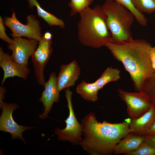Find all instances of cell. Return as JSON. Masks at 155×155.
<instances>
[{"label":"cell","mask_w":155,"mask_h":155,"mask_svg":"<svg viewBox=\"0 0 155 155\" xmlns=\"http://www.w3.org/2000/svg\"><path fill=\"white\" fill-rule=\"evenodd\" d=\"M118 91L120 98L125 103L127 111L131 119L139 117L150 108L152 102L144 92H127L119 88Z\"/></svg>","instance_id":"cell-7"},{"label":"cell","mask_w":155,"mask_h":155,"mask_svg":"<svg viewBox=\"0 0 155 155\" xmlns=\"http://www.w3.org/2000/svg\"><path fill=\"white\" fill-rule=\"evenodd\" d=\"M120 73L121 71L119 69L111 67H109L103 72L100 77L94 82L98 90H100L108 83L119 80L121 78Z\"/></svg>","instance_id":"cell-18"},{"label":"cell","mask_w":155,"mask_h":155,"mask_svg":"<svg viewBox=\"0 0 155 155\" xmlns=\"http://www.w3.org/2000/svg\"><path fill=\"white\" fill-rule=\"evenodd\" d=\"M146 136L129 133L115 146L114 155L121 154L125 155L136 150L144 141Z\"/></svg>","instance_id":"cell-15"},{"label":"cell","mask_w":155,"mask_h":155,"mask_svg":"<svg viewBox=\"0 0 155 155\" xmlns=\"http://www.w3.org/2000/svg\"><path fill=\"white\" fill-rule=\"evenodd\" d=\"M155 135V122L151 127L146 131L145 135Z\"/></svg>","instance_id":"cell-27"},{"label":"cell","mask_w":155,"mask_h":155,"mask_svg":"<svg viewBox=\"0 0 155 155\" xmlns=\"http://www.w3.org/2000/svg\"><path fill=\"white\" fill-rule=\"evenodd\" d=\"M81 124L83 138L80 145L90 155L112 154L115 146L129 133V122H99L92 112L81 119Z\"/></svg>","instance_id":"cell-1"},{"label":"cell","mask_w":155,"mask_h":155,"mask_svg":"<svg viewBox=\"0 0 155 155\" xmlns=\"http://www.w3.org/2000/svg\"><path fill=\"white\" fill-rule=\"evenodd\" d=\"M0 66L4 72L1 85L8 78L15 76L26 80L30 70L26 67L14 62L11 56L4 52L1 47L0 48Z\"/></svg>","instance_id":"cell-12"},{"label":"cell","mask_w":155,"mask_h":155,"mask_svg":"<svg viewBox=\"0 0 155 155\" xmlns=\"http://www.w3.org/2000/svg\"><path fill=\"white\" fill-rule=\"evenodd\" d=\"M145 142L155 148V135H145Z\"/></svg>","instance_id":"cell-25"},{"label":"cell","mask_w":155,"mask_h":155,"mask_svg":"<svg viewBox=\"0 0 155 155\" xmlns=\"http://www.w3.org/2000/svg\"><path fill=\"white\" fill-rule=\"evenodd\" d=\"M67 4L70 8V16H73L89 7L94 0H69Z\"/></svg>","instance_id":"cell-21"},{"label":"cell","mask_w":155,"mask_h":155,"mask_svg":"<svg viewBox=\"0 0 155 155\" xmlns=\"http://www.w3.org/2000/svg\"><path fill=\"white\" fill-rule=\"evenodd\" d=\"M52 44V39L47 38L42 35L31 56L36 78L38 84L43 87L45 83L44 69L53 52Z\"/></svg>","instance_id":"cell-8"},{"label":"cell","mask_w":155,"mask_h":155,"mask_svg":"<svg viewBox=\"0 0 155 155\" xmlns=\"http://www.w3.org/2000/svg\"><path fill=\"white\" fill-rule=\"evenodd\" d=\"M2 112L0 117V130L9 133L12 139H20L26 144V140L22 135L25 130L32 129L35 127L19 125L14 120L12 116L13 111L19 107L14 103H7L3 101L0 103Z\"/></svg>","instance_id":"cell-9"},{"label":"cell","mask_w":155,"mask_h":155,"mask_svg":"<svg viewBox=\"0 0 155 155\" xmlns=\"http://www.w3.org/2000/svg\"><path fill=\"white\" fill-rule=\"evenodd\" d=\"M79 65L76 60L68 64L60 66V71L57 77V83L59 92L74 86L80 74Z\"/></svg>","instance_id":"cell-13"},{"label":"cell","mask_w":155,"mask_h":155,"mask_svg":"<svg viewBox=\"0 0 155 155\" xmlns=\"http://www.w3.org/2000/svg\"><path fill=\"white\" fill-rule=\"evenodd\" d=\"M111 35V42L120 44L133 39L131 28L135 17L127 8L114 1L102 5Z\"/></svg>","instance_id":"cell-4"},{"label":"cell","mask_w":155,"mask_h":155,"mask_svg":"<svg viewBox=\"0 0 155 155\" xmlns=\"http://www.w3.org/2000/svg\"><path fill=\"white\" fill-rule=\"evenodd\" d=\"M27 0L29 8L32 9L34 7H36L38 16L44 20L50 26H58L61 29L65 27V24L63 20L44 10L37 0Z\"/></svg>","instance_id":"cell-16"},{"label":"cell","mask_w":155,"mask_h":155,"mask_svg":"<svg viewBox=\"0 0 155 155\" xmlns=\"http://www.w3.org/2000/svg\"><path fill=\"white\" fill-rule=\"evenodd\" d=\"M44 89L39 100L43 105L44 111L39 117L44 119L48 117L54 102L59 101L60 92L59 90L57 83V76L55 71L50 74L48 80L45 82L44 86Z\"/></svg>","instance_id":"cell-11"},{"label":"cell","mask_w":155,"mask_h":155,"mask_svg":"<svg viewBox=\"0 0 155 155\" xmlns=\"http://www.w3.org/2000/svg\"><path fill=\"white\" fill-rule=\"evenodd\" d=\"M80 18L77 24V35L82 45L98 48L111 42L106 14L102 5L89 7L79 13Z\"/></svg>","instance_id":"cell-3"},{"label":"cell","mask_w":155,"mask_h":155,"mask_svg":"<svg viewBox=\"0 0 155 155\" xmlns=\"http://www.w3.org/2000/svg\"><path fill=\"white\" fill-rule=\"evenodd\" d=\"M65 97L69 111V115L65 121V128L60 129H55V133L58 135L59 140L67 141L73 145H78L82 140V129L81 123L78 121L74 114L71 102L72 92L69 88L65 89Z\"/></svg>","instance_id":"cell-6"},{"label":"cell","mask_w":155,"mask_h":155,"mask_svg":"<svg viewBox=\"0 0 155 155\" xmlns=\"http://www.w3.org/2000/svg\"><path fill=\"white\" fill-rule=\"evenodd\" d=\"M105 46L123 63L130 75L135 90L143 92L146 82L155 72L150 58L151 44L144 39H133L120 44L110 42Z\"/></svg>","instance_id":"cell-2"},{"label":"cell","mask_w":155,"mask_h":155,"mask_svg":"<svg viewBox=\"0 0 155 155\" xmlns=\"http://www.w3.org/2000/svg\"><path fill=\"white\" fill-rule=\"evenodd\" d=\"M13 41L7 46L12 51L11 57L13 60L19 64L27 67L28 60L37 48L38 41L21 37L13 38Z\"/></svg>","instance_id":"cell-10"},{"label":"cell","mask_w":155,"mask_h":155,"mask_svg":"<svg viewBox=\"0 0 155 155\" xmlns=\"http://www.w3.org/2000/svg\"><path fill=\"white\" fill-rule=\"evenodd\" d=\"M114 1L125 7L134 15L135 18L140 24L146 26L148 20L144 14L137 10L132 4L131 0H109Z\"/></svg>","instance_id":"cell-19"},{"label":"cell","mask_w":155,"mask_h":155,"mask_svg":"<svg viewBox=\"0 0 155 155\" xmlns=\"http://www.w3.org/2000/svg\"><path fill=\"white\" fill-rule=\"evenodd\" d=\"M143 92L155 105V72L147 80L144 87Z\"/></svg>","instance_id":"cell-22"},{"label":"cell","mask_w":155,"mask_h":155,"mask_svg":"<svg viewBox=\"0 0 155 155\" xmlns=\"http://www.w3.org/2000/svg\"><path fill=\"white\" fill-rule=\"evenodd\" d=\"M155 122V105L152 103L149 109L139 117L131 119L129 122V133L144 135Z\"/></svg>","instance_id":"cell-14"},{"label":"cell","mask_w":155,"mask_h":155,"mask_svg":"<svg viewBox=\"0 0 155 155\" xmlns=\"http://www.w3.org/2000/svg\"><path fill=\"white\" fill-rule=\"evenodd\" d=\"M12 13L11 17L5 16V24L11 30L10 35L13 38L22 37L38 41L42 35L40 22L33 14H30L26 18L27 24L21 23L17 19L16 13L12 9Z\"/></svg>","instance_id":"cell-5"},{"label":"cell","mask_w":155,"mask_h":155,"mask_svg":"<svg viewBox=\"0 0 155 155\" xmlns=\"http://www.w3.org/2000/svg\"><path fill=\"white\" fill-rule=\"evenodd\" d=\"M150 56L152 67L155 71V44L150 49Z\"/></svg>","instance_id":"cell-26"},{"label":"cell","mask_w":155,"mask_h":155,"mask_svg":"<svg viewBox=\"0 0 155 155\" xmlns=\"http://www.w3.org/2000/svg\"><path fill=\"white\" fill-rule=\"evenodd\" d=\"M135 9L143 13L151 14L155 11V0H131Z\"/></svg>","instance_id":"cell-20"},{"label":"cell","mask_w":155,"mask_h":155,"mask_svg":"<svg viewBox=\"0 0 155 155\" xmlns=\"http://www.w3.org/2000/svg\"><path fill=\"white\" fill-rule=\"evenodd\" d=\"M4 20L2 17L0 16V38L3 40L7 43L8 44H11L13 40L10 38L6 34L5 32L6 29L5 26Z\"/></svg>","instance_id":"cell-24"},{"label":"cell","mask_w":155,"mask_h":155,"mask_svg":"<svg viewBox=\"0 0 155 155\" xmlns=\"http://www.w3.org/2000/svg\"><path fill=\"white\" fill-rule=\"evenodd\" d=\"M126 155H155V148L144 141L136 150Z\"/></svg>","instance_id":"cell-23"},{"label":"cell","mask_w":155,"mask_h":155,"mask_svg":"<svg viewBox=\"0 0 155 155\" xmlns=\"http://www.w3.org/2000/svg\"><path fill=\"white\" fill-rule=\"evenodd\" d=\"M99 90L94 82L89 83L83 80L77 86L75 92L84 100L95 102L98 98Z\"/></svg>","instance_id":"cell-17"},{"label":"cell","mask_w":155,"mask_h":155,"mask_svg":"<svg viewBox=\"0 0 155 155\" xmlns=\"http://www.w3.org/2000/svg\"><path fill=\"white\" fill-rule=\"evenodd\" d=\"M6 89L1 85L0 87V103L3 101L4 99V94L6 92Z\"/></svg>","instance_id":"cell-28"}]
</instances>
